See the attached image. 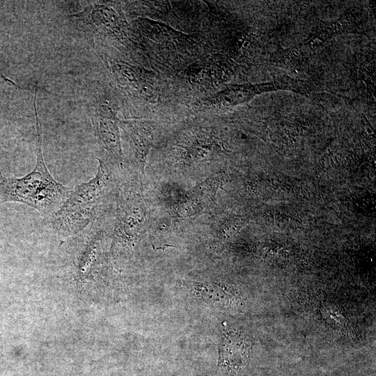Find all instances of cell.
<instances>
[{"mask_svg": "<svg viewBox=\"0 0 376 376\" xmlns=\"http://www.w3.org/2000/svg\"><path fill=\"white\" fill-rule=\"evenodd\" d=\"M120 123L125 134L128 138L133 161L141 175L140 180L142 184L148 155L153 141L152 133L148 126L140 123L134 121Z\"/></svg>", "mask_w": 376, "mask_h": 376, "instance_id": "6", "label": "cell"}, {"mask_svg": "<svg viewBox=\"0 0 376 376\" xmlns=\"http://www.w3.org/2000/svg\"><path fill=\"white\" fill-rule=\"evenodd\" d=\"M90 26L98 33L115 38H123L125 26L121 15L107 3H95L87 6L83 11L69 16Z\"/></svg>", "mask_w": 376, "mask_h": 376, "instance_id": "5", "label": "cell"}, {"mask_svg": "<svg viewBox=\"0 0 376 376\" xmlns=\"http://www.w3.org/2000/svg\"><path fill=\"white\" fill-rule=\"evenodd\" d=\"M216 146V140L211 136L200 135L196 136L188 146L185 152L187 162L196 163L206 161Z\"/></svg>", "mask_w": 376, "mask_h": 376, "instance_id": "9", "label": "cell"}, {"mask_svg": "<svg viewBox=\"0 0 376 376\" xmlns=\"http://www.w3.org/2000/svg\"><path fill=\"white\" fill-rule=\"evenodd\" d=\"M95 136L99 146L109 157V162L118 166L122 164L123 152L116 111L107 102L92 104L88 109Z\"/></svg>", "mask_w": 376, "mask_h": 376, "instance_id": "4", "label": "cell"}, {"mask_svg": "<svg viewBox=\"0 0 376 376\" xmlns=\"http://www.w3.org/2000/svg\"><path fill=\"white\" fill-rule=\"evenodd\" d=\"M111 73L118 85L133 95H143L151 90L148 75L141 69L128 63L111 61Z\"/></svg>", "mask_w": 376, "mask_h": 376, "instance_id": "7", "label": "cell"}, {"mask_svg": "<svg viewBox=\"0 0 376 376\" xmlns=\"http://www.w3.org/2000/svg\"><path fill=\"white\" fill-rule=\"evenodd\" d=\"M36 101L37 91L33 100L37 134L36 165L31 171L21 178H6L0 171V205L10 202L23 203L49 219L64 203L72 189L55 180L46 166Z\"/></svg>", "mask_w": 376, "mask_h": 376, "instance_id": "2", "label": "cell"}, {"mask_svg": "<svg viewBox=\"0 0 376 376\" xmlns=\"http://www.w3.org/2000/svg\"><path fill=\"white\" fill-rule=\"evenodd\" d=\"M116 203L114 244L132 249L146 222L142 187L131 182L119 184Z\"/></svg>", "mask_w": 376, "mask_h": 376, "instance_id": "3", "label": "cell"}, {"mask_svg": "<svg viewBox=\"0 0 376 376\" xmlns=\"http://www.w3.org/2000/svg\"><path fill=\"white\" fill-rule=\"evenodd\" d=\"M221 345L217 371L225 375H233L244 363L246 343L238 334L229 333Z\"/></svg>", "mask_w": 376, "mask_h": 376, "instance_id": "8", "label": "cell"}, {"mask_svg": "<svg viewBox=\"0 0 376 376\" xmlns=\"http://www.w3.org/2000/svg\"><path fill=\"white\" fill-rule=\"evenodd\" d=\"M95 175L72 189L69 196L49 219L53 230L63 236L77 234L94 224L105 212L111 197H116L119 183L116 167L97 159Z\"/></svg>", "mask_w": 376, "mask_h": 376, "instance_id": "1", "label": "cell"}]
</instances>
